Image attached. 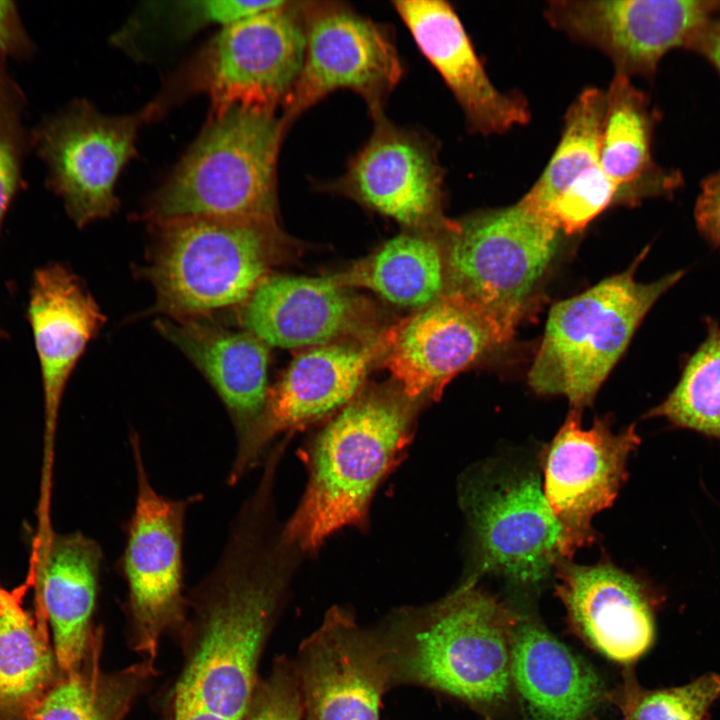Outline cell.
<instances>
[{
    "label": "cell",
    "instance_id": "6da1fadb",
    "mask_svg": "<svg viewBox=\"0 0 720 720\" xmlns=\"http://www.w3.org/2000/svg\"><path fill=\"white\" fill-rule=\"evenodd\" d=\"M297 553L277 528L273 487L258 483L231 521L218 560L196 590L200 634L175 700L245 720L260 652Z\"/></svg>",
    "mask_w": 720,
    "mask_h": 720
},
{
    "label": "cell",
    "instance_id": "7a4b0ae2",
    "mask_svg": "<svg viewBox=\"0 0 720 720\" xmlns=\"http://www.w3.org/2000/svg\"><path fill=\"white\" fill-rule=\"evenodd\" d=\"M402 393L372 392L347 404L314 439L309 480L282 527L284 541L312 552L365 519L373 494L412 438L413 407Z\"/></svg>",
    "mask_w": 720,
    "mask_h": 720
},
{
    "label": "cell",
    "instance_id": "3957f363",
    "mask_svg": "<svg viewBox=\"0 0 720 720\" xmlns=\"http://www.w3.org/2000/svg\"><path fill=\"white\" fill-rule=\"evenodd\" d=\"M142 274L155 290L154 312L169 318L208 317L241 305L280 256L275 219L184 216L148 222Z\"/></svg>",
    "mask_w": 720,
    "mask_h": 720
},
{
    "label": "cell",
    "instance_id": "277c9868",
    "mask_svg": "<svg viewBox=\"0 0 720 720\" xmlns=\"http://www.w3.org/2000/svg\"><path fill=\"white\" fill-rule=\"evenodd\" d=\"M516 614L470 577L440 601L406 615L393 645L392 672L478 706L501 704L511 685Z\"/></svg>",
    "mask_w": 720,
    "mask_h": 720
},
{
    "label": "cell",
    "instance_id": "5b68a950",
    "mask_svg": "<svg viewBox=\"0 0 720 720\" xmlns=\"http://www.w3.org/2000/svg\"><path fill=\"white\" fill-rule=\"evenodd\" d=\"M288 125L275 111L233 105L209 119L147 198L148 222L184 216L275 219L276 168Z\"/></svg>",
    "mask_w": 720,
    "mask_h": 720
},
{
    "label": "cell",
    "instance_id": "8992f818",
    "mask_svg": "<svg viewBox=\"0 0 720 720\" xmlns=\"http://www.w3.org/2000/svg\"><path fill=\"white\" fill-rule=\"evenodd\" d=\"M647 249L626 271L556 303L528 373L541 395H561L571 408L589 406L656 301L684 275L638 282L635 271Z\"/></svg>",
    "mask_w": 720,
    "mask_h": 720
},
{
    "label": "cell",
    "instance_id": "52a82bcc",
    "mask_svg": "<svg viewBox=\"0 0 720 720\" xmlns=\"http://www.w3.org/2000/svg\"><path fill=\"white\" fill-rule=\"evenodd\" d=\"M304 51L300 2L284 1L222 27L145 106L149 119L197 94L210 98V113L233 105L275 111L300 73Z\"/></svg>",
    "mask_w": 720,
    "mask_h": 720
},
{
    "label": "cell",
    "instance_id": "ba28073f",
    "mask_svg": "<svg viewBox=\"0 0 720 720\" xmlns=\"http://www.w3.org/2000/svg\"><path fill=\"white\" fill-rule=\"evenodd\" d=\"M448 291L483 305L515 331L559 248L562 232L522 198L453 222Z\"/></svg>",
    "mask_w": 720,
    "mask_h": 720
},
{
    "label": "cell",
    "instance_id": "9c48e42d",
    "mask_svg": "<svg viewBox=\"0 0 720 720\" xmlns=\"http://www.w3.org/2000/svg\"><path fill=\"white\" fill-rule=\"evenodd\" d=\"M145 123L143 108L107 115L80 99L47 116L34 130L33 144L46 167L47 185L78 227L118 210L115 187L137 156V136Z\"/></svg>",
    "mask_w": 720,
    "mask_h": 720
},
{
    "label": "cell",
    "instance_id": "30bf717a",
    "mask_svg": "<svg viewBox=\"0 0 720 720\" xmlns=\"http://www.w3.org/2000/svg\"><path fill=\"white\" fill-rule=\"evenodd\" d=\"M305 51L300 73L282 103L290 124L338 89H350L372 117L383 112L403 67L390 33L380 24L334 2H300Z\"/></svg>",
    "mask_w": 720,
    "mask_h": 720
},
{
    "label": "cell",
    "instance_id": "8fae6325",
    "mask_svg": "<svg viewBox=\"0 0 720 720\" xmlns=\"http://www.w3.org/2000/svg\"><path fill=\"white\" fill-rule=\"evenodd\" d=\"M462 505L474 536L480 572L536 586L567 558L562 528L538 475L508 471L466 480Z\"/></svg>",
    "mask_w": 720,
    "mask_h": 720
},
{
    "label": "cell",
    "instance_id": "7c38bea8",
    "mask_svg": "<svg viewBox=\"0 0 720 720\" xmlns=\"http://www.w3.org/2000/svg\"><path fill=\"white\" fill-rule=\"evenodd\" d=\"M129 443L136 495L119 568L139 648L153 655L161 632L182 616L186 515L202 495L172 499L159 494L147 473L138 433H130Z\"/></svg>",
    "mask_w": 720,
    "mask_h": 720
},
{
    "label": "cell",
    "instance_id": "4fadbf2b",
    "mask_svg": "<svg viewBox=\"0 0 720 720\" xmlns=\"http://www.w3.org/2000/svg\"><path fill=\"white\" fill-rule=\"evenodd\" d=\"M719 7L716 0H555L544 15L558 31L603 52L616 73L651 77L668 52L690 48Z\"/></svg>",
    "mask_w": 720,
    "mask_h": 720
},
{
    "label": "cell",
    "instance_id": "5bb4252c",
    "mask_svg": "<svg viewBox=\"0 0 720 720\" xmlns=\"http://www.w3.org/2000/svg\"><path fill=\"white\" fill-rule=\"evenodd\" d=\"M395 336L396 325L368 343L322 345L299 354L268 389L258 420L237 444L227 485H236L253 469L277 435L305 428L349 404Z\"/></svg>",
    "mask_w": 720,
    "mask_h": 720
},
{
    "label": "cell",
    "instance_id": "9a60e30c",
    "mask_svg": "<svg viewBox=\"0 0 720 720\" xmlns=\"http://www.w3.org/2000/svg\"><path fill=\"white\" fill-rule=\"evenodd\" d=\"M640 442L634 425L614 432L608 417L583 429L581 411L572 409L544 449L542 489L562 528L568 559L594 542L592 519L613 504Z\"/></svg>",
    "mask_w": 720,
    "mask_h": 720
},
{
    "label": "cell",
    "instance_id": "2e32d148",
    "mask_svg": "<svg viewBox=\"0 0 720 720\" xmlns=\"http://www.w3.org/2000/svg\"><path fill=\"white\" fill-rule=\"evenodd\" d=\"M396 327L384 365L411 400L439 398L452 378L514 334L489 309L454 291Z\"/></svg>",
    "mask_w": 720,
    "mask_h": 720
},
{
    "label": "cell",
    "instance_id": "e0dca14e",
    "mask_svg": "<svg viewBox=\"0 0 720 720\" xmlns=\"http://www.w3.org/2000/svg\"><path fill=\"white\" fill-rule=\"evenodd\" d=\"M373 119L371 137L327 188L410 228H448L443 172L432 142L394 125L383 112Z\"/></svg>",
    "mask_w": 720,
    "mask_h": 720
},
{
    "label": "cell",
    "instance_id": "ac0fdd59",
    "mask_svg": "<svg viewBox=\"0 0 720 720\" xmlns=\"http://www.w3.org/2000/svg\"><path fill=\"white\" fill-rule=\"evenodd\" d=\"M295 669L306 720H379L391 678L385 652L345 611L327 613Z\"/></svg>",
    "mask_w": 720,
    "mask_h": 720
},
{
    "label": "cell",
    "instance_id": "d6986e66",
    "mask_svg": "<svg viewBox=\"0 0 720 720\" xmlns=\"http://www.w3.org/2000/svg\"><path fill=\"white\" fill-rule=\"evenodd\" d=\"M27 315L39 359L44 400L40 493L49 495L58 416L65 387L105 317L80 279L58 263L47 264L35 271Z\"/></svg>",
    "mask_w": 720,
    "mask_h": 720
},
{
    "label": "cell",
    "instance_id": "ffe728a7",
    "mask_svg": "<svg viewBox=\"0 0 720 720\" xmlns=\"http://www.w3.org/2000/svg\"><path fill=\"white\" fill-rule=\"evenodd\" d=\"M555 575L568 621L591 647L623 664L651 647L657 598L647 583L607 561L580 565L562 559Z\"/></svg>",
    "mask_w": 720,
    "mask_h": 720
},
{
    "label": "cell",
    "instance_id": "44dd1931",
    "mask_svg": "<svg viewBox=\"0 0 720 720\" xmlns=\"http://www.w3.org/2000/svg\"><path fill=\"white\" fill-rule=\"evenodd\" d=\"M423 55L441 75L472 132L502 134L530 120L528 103L488 77L454 9L444 1L393 2Z\"/></svg>",
    "mask_w": 720,
    "mask_h": 720
},
{
    "label": "cell",
    "instance_id": "7402d4cb",
    "mask_svg": "<svg viewBox=\"0 0 720 720\" xmlns=\"http://www.w3.org/2000/svg\"><path fill=\"white\" fill-rule=\"evenodd\" d=\"M28 576L36 609L44 612L60 672L78 667L88 653L103 552L80 531L35 535Z\"/></svg>",
    "mask_w": 720,
    "mask_h": 720
},
{
    "label": "cell",
    "instance_id": "603a6c76",
    "mask_svg": "<svg viewBox=\"0 0 720 720\" xmlns=\"http://www.w3.org/2000/svg\"><path fill=\"white\" fill-rule=\"evenodd\" d=\"M244 331L267 346H322L352 331L361 303L332 277L267 276L242 303Z\"/></svg>",
    "mask_w": 720,
    "mask_h": 720
},
{
    "label": "cell",
    "instance_id": "cb8c5ba5",
    "mask_svg": "<svg viewBox=\"0 0 720 720\" xmlns=\"http://www.w3.org/2000/svg\"><path fill=\"white\" fill-rule=\"evenodd\" d=\"M155 328L207 378L230 416L237 444L244 440L266 401L268 346L246 331H231L207 317L162 318Z\"/></svg>",
    "mask_w": 720,
    "mask_h": 720
},
{
    "label": "cell",
    "instance_id": "d4e9b609",
    "mask_svg": "<svg viewBox=\"0 0 720 720\" xmlns=\"http://www.w3.org/2000/svg\"><path fill=\"white\" fill-rule=\"evenodd\" d=\"M510 663L529 720H585L603 698L594 671L533 618L516 614Z\"/></svg>",
    "mask_w": 720,
    "mask_h": 720
},
{
    "label": "cell",
    "instance_id": "484cf974",
    "mask_svg": "<svg viewBox=\"0 0 720 720\" xmlns=\"http://www.w3.org/2000/svg\"><path fill=\"white\" fill-rule=\"evenodd\" d=\"M605 95L599 165L618 187L621 204L673 193L682 176L659 167L653 159L657 113L648 97L620 73H615Z\"/></svg>",
    "mask_w": 720,
    "mask_h": 720
},
{
    "label": "cell",
    "instance_id": "4316f807",
    "mask_svg": "<svg viewBox=\"0 0 720 720\" xmlns=\"http://www.w3.org/2000/svg\"><path fill=\"white\" fill-rule=\"evenodd\" d=\"M30 587L29 576L14 589L0 582V720H17L59 674L45 614L24 607Z\"/></svg>",
    "mask_w": 720,
    "mask_h": 720
},
{
    "label": "cell",
    "instance_id": "83f0119b",
    "mask_svg": "<svg viewBox=\"0 0 720 720\" xmlns=\"http://www.w3.org/2000/svg\"><path fill=\"white\" fill-rule=\"evenodd\" d=\"M444 264L434 240L401 234L332 279L344 288H367L396 305L426 307L443 294Z\"/></svg>",
    "mask_w": 720,
    "mask_h": 720
},
{
    "label": "cell",
    "instance_id": "f1b7e54d",
    "mask_svg": "<svg viewBox=\"0 0 720 720\" xmlns=\"http://www.w3.org/2000/svg\"><path fill=\"white\" fill-rule=\"evenodd\" d=\"M284 1H174L148 2L138 8L112 37V43L135 58L152 49L182 43L206 27L221 28Z\"/></svg>",
    "mask_w": 720,
    "mask_h": 720
},
{
    "label": "cell",
    "instance_id": "f546056e",
    "mask_svg": "<svg viewBox=\"0 0 720 720\" xmlns=\"http://www.w3.org/2000/svg\"><path fill=\"white\" fill-rule=\"evenodd\" d=\"M605 106V92L592 87L571 104L551 159L522 197L531 207L542 212L573 180L599 166Z\"/></svg>",
    "mask_w": 720,
    "mask_h": 720
},
{
    "label": "cell",
    "instance_id": "4dcf8cb0",
    "mask_svg": "<svg viewBox=\"0 0 720 720\" xmlns=\"http://www.w3.org/2000/svg\"><path fill=\"white\" fill-rule=\"evenodd\" d=\"M707 335L688 358L668 396L646 417L720 442V325L707 319Z\"/></svg>",
    "mask_w": 720,
    "mask_h": 720
},
{
    "label": "cell",
    "instance_id": "1f68e13d",
    "mask_svg": "<svg viewBox=\"0 0 720 720\" xmlns=\"http://www.w3.org/2000/svg\"><path fill=\"white\" fill-rule=\"evenodd\" d=\"M720 699V675L707 673L679 687L645 690L630 676L617 696L623 720H704Z\"/></svg>",
    "mask_w": 720,
    "mask_h": 720
},
{
    "label": "cell",
    "instance_id": "d6a6232c",
    "mask_svg": "<svg viewBox=\"0 0 720 720\" xmlns=\"http://www.w3.org/2000/svg\"><path fill=\"white\" fill-rule=\"evenodd\" d=\"M97 680L96 672H88L83 662L69 672L59 671L51 685L17 720H109Z\"/></svg>",
    "mask_w": 720,
    "mask_h": 720
},
{
    "label": "cell",
    "instance_id": "836d02e7",
    "mask_svg": "<svg viewBox=\"0 0 720 720\" xmlns=\"http://www.w3.org/2000/svg\"><path fill=\"white\" fill-rule=\"evenodd\" d=\"M613 204H621L620 191L600 165L573 180L542 211L563 234L583 231Z\"/></svg>",
    "mask_w": 720,
    "mask_h": 720
},
{
    "label": "cell",
    "instance_id": "e575fe53",
    "mask_svg": "<svg viewBox=\"0 0 720 720\" xmlns=\"http://www.w3.org/2000/svg\"><path fill=\"white\" fill-rule=\"evenodd\" d=\"M22 108L19 89L0 65V228L21 184L25 139Z\"/></svg>",
    "mask_w": 720,
    "mask_h": 720
},
{
    "label": "cell",
    "instance_id": "d590c367",
    "mask_svg": "<svg viewBox=\"0 0 720 720\" xmlns=\"http://www.w3.org/2000/svg\"><path fill=\"white\" fill-rule=\"evenodd\" d=\"M245 720H304L296 669L279 662L255 690Z\"/></svg>",
    "mask_w": 720,
    "mask_h": 720
},
{
    "label": "cell",
    "instance_id": "8d00e7d4",
    "mask_svg": "<svg viewBox=\"0 0 720 720\" xmlns=\"http://www.w3.org/2000/svg\"><path fill=\"white\" fill-rule=\"evenodd\" d=\"M694 217L703 236L720 247V169L702 182Z\"/></svg>",
    "mask_w": 720,
    "mask_h": 720
},
{
    "label": "cell",
    "instance_id": "74e56055",
    "mask_svg": "<svg viewBox=\"0 0 720 720\" xmlns=\"http://www.w3.org/2000/svg\"><path fill=\"white\" fill-rule=\"evenodd\" d=\"M30 49L16 4L0 0V64L9 58L23 56Z\"/></svg>",
    "mask_w": 720,
    "mask_h": 720
},
{
    "label": "cell",
    "instance_id": "f35d334b",
    "mask_svg": "<svg viewBox=\"0 0 720 720\" xmlns=\"http://www.w3.org/2000/svg\"><path fill=\"white\" fill-rule=\"evenodd\" d=\"M688 50L702 56L720 75V7L698 33Z\"/></svg>",
    "mask_w": 720,
    "mask_h": 720
},
{
    "label": "cell",
    "instance_id": "ab89813d",
    "mask_svg": "<svg viewBox=\"0 0 720 720\" xmlns=\"http://www.w3.org/2000/svg\"><path fill=\"white\" fill-rule=\"evenodd\" d=\"M174 720H230L213 714L195 704L175 700Z\"/></svg>",
    "mask_w": 720,
    "mask_h": 720
}]
</instances>
